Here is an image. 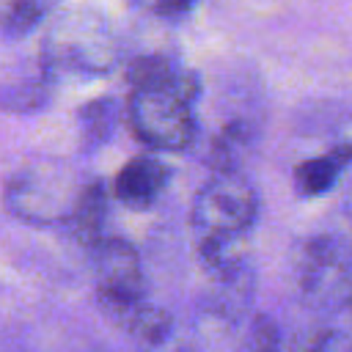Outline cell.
I'll use <instances>...</instances> for the list:
<instances>
[{
	"label": "cell",
	"instance_id": "6da1fadb",
	"mask_svg": "<svg viewBox=\"0 0 352 352\" xmlns=\"http://www.w3.org/2000/svg\"><path fill=\"white\" fill-rule=\"evenodd\" d=\"M258 220V192L239 170H212L190 209L195 256L212 283L250 278V231Z\"/></svg>",
	"mask_w": 352,
	"mask_h": 352
},
{
	"label": "cell",
	"instance_id": "7a4b0ae2",
	"mask_svg": "<svg viewBox=\"0 0 352 352\" xmlns=\"http://www.w3.org/2000/svg\"><path fill=\"white\" fill-rule=\"evenodd\" d=\"M201 94V80L190 69L165 85L132 88L126 121L132 135L151 151H187L198 138L192 104Z\"/></svg>",
	"mask_w": 352,
	"mask_h": 352
},
{
	"label": "cell",
	"instance_id": "3957f363",
	"mask_svg": "<svg viewBox=\"0 0 352 352\" xmlns=\"http://www.w3.org/2000/svg\"><path fill=\"white\" fill-rule=\"evenodd\" d=\"M41 52L47 77L55 72L102 74L116 60V38L99 11L77 8L52 22Z\"/></svg>",
	"mask_w": 352,
	"mask_h": 352
},
{
	"label": "cell",
	"instance_id": "277c9868",
	"mask_svg": "<svg viewBox=\"0 0 352 352\" xmlns=\"http://www.w3.org/2000/svg\"><path fill=\"white\" fill-rule=\"evenodd\" d=\"M294 278L311 302L344 305L352 280V253L333 234L305 236L294 250Z\"/></svg>",
	"mask_w": 352,
	"mask_h": 352
},
{
	"label": "cell",
	"instance_id": "5b68a950",
	"mask_svg": "<svg viewBox=\"0 0 352 352\" xmlns=\"http://www.w3.org/2000/svg\"><path fill=\"white\" fill-rule=\"evenodd\" d=\"M91 258L96 278V300L110 322L126 308L146 300L143 264L132 242L121 236H102L91 245Z\"/></svg>",
	"mask_w": 352,
	"mask_h": 352
},
{
	"label": "cell",
	"instance_id": "8992f818",
	"mask_svg": "<svg viewBox=\"0 0 352 352\" xmlns=\"http://www.w3.org/2000/svg\"><path fill=\"white\" fill-rule=\"evenodd\" d=\"M168 182H170V168L154 154H140V157H132L116 173L113 195L126 209L143 212V209H151L160 201Z\"/></svg>",
	"mask_w": 352,
	"mask_h": 352
},
{
	"label": "cell",
	"instance_id": "52a82bcc",
	"mask_svg": "<svg viewBox=\"0 0 352 352\" xmlns=\"http://www.w3.org/2000/svg\"><path fill=\"white\" fill-rule=\"evenodd\" d=\"M349 165H352V143H338L319 157L302 160L292 170L294 192L300 198H319L322 192H327L338 182V176Z\"/></svg>",
	"mask_w": 352,
	"mask_h": 352
},
{
	"label": "cell",
	"instance_id": "ba28073f",
	"mask_svg": "<svg viewBox=\"0 0 352 352\" xmlns=\"http://www.w3.org/2000/svg\"><path fill=\"white\" fill-rule=\"evenodd\" d=\"M104 220H107V192L102 182H88L77 190L66 217L60 220L66 226V231L82 242V245H94L104 236Z\"/></svg>",
	"mask_w": 352,
	"mask_h": 352
},
{
	"label": "cell",
	"instance_id": "9c48e42d",
	"mask_svg": "<svg viewBox=\"0 0 352 352\" xmlns=\"http://www.w3.org/2000/svg\"><path fill=\"white\" fill-rule=\"evenodd\" d=\"M80 138L85 148H96L110 140L116 124H118V102L113 96H99L80 107Z\"/></svg>",
	"mask_w": 352,
	"mask_h": 352
},
{
	"label": "cell",
	"instance_id": "30bf717a",
	"mask_svg": "<svg viewBox=\"0 0 352 352\" xmlns=\"http://www.w3.org/2000/svg\"><path fill=\"white\" fill-rule=\"evenodd\" d=\"M187 69L179 66L170 55H160V52H148V55H138L129 66H126V82L132 88H143V85H165L173 82L184 74Z\"/></svg>",
	"mask_w": 352,
	"mask_h": 352
},
{
	"label": "cell",
	"instance_id": "8fae6325",
	"mask_svg": "<svg viewBox=\"0 0 352 352\" xmlns=\"http://www.w3.org/2000/svg\"><path fill=\"white\" fill-rule=\"evenodd\" d=\"M289 352H352V330L311 327L292 338Z\"/></svg>",
	"mask_w": 352,
	"mask_h": 352
},
{
	"label": "cell",
	"instance_id": "7c38bea8",
	"mask_svg": "<svg viewBox=\"0 0 352 352\" xmlns=\"http://www.w3.org/2000/svg\"><path fill=\"white\" fill-rule=\"evenodd\" d=\"M52 6H55V0H8L0 25L8 36H25L44 19V14Z\"/></svg>",
	"mask_w": 352,
	"mask_h": 352
},
{
	"label": "cell",
	"instance_id": "4fadbf2b",
	"mask_svg": "<svg viewBox=\"0 0 352 352\" xmlns=\"http://www.w3.org/2000/svg\"><path fill=\"white\" fill-rule=\"evenodd\" d=\"M242 352H283L280 330L272 322V316H267V314L253 316L248 336H245V344H242Z\"/></svg>",
	"mask_w": 352,
	"mask_h": 352
},
{
	"label": "cell",
	"instance_id": "5bb4252c",
	"mask_svg": "<svg viewBox=\"0 0 352 352\" xmlns=\"http://www.w3.org/2000/svg\"><path fill=\"white\" fill-rule=\"evenodd\" d=\"M44 99H47L44 80H30V82H22V85H11L3 94L0 104L8 107V110H33V107L44 104Z\"/></svg>",
	"mask_w": 352,
	"mask_h": 352
},
{
	"label": "cell",
	"instance_id": "9a60e30c",
	"mask_svg": "<svg viewBox=\"0 0 352 352\" xmlns=\"http://www.w3.org/2000/svg\"><path fill=\"white\" fill-rule=\"evenodd\" d=\"M162 14H184L195 6V0H154Z\"/></svg>",
	"mask_w": 352,
	"mask_h": 352
},
{
	"label": "cell",
	"instance_id": "2e32d148",
	"mask_svg": "<svg viewBox=\"0 0 352 352\" xmlns=\"http://www.w3.org/2000/svg\"><path fill=\"white\" fill-rule=\"evenodd\" d=\"M344 305L352 311V280H349V289H346V300H344Z\"/></svg>",
	"mask_w": 352,
	"mask_h": 352
}]
</instances>
